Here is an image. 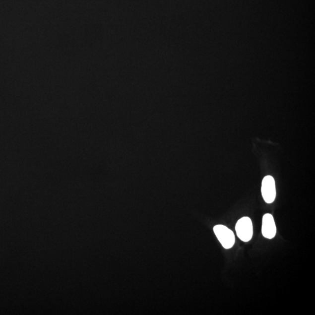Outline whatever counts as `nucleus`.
<instances>
[{
	"mask_svg": "<svg viewBox=\"0 0 315 315\" xmlns=\"http://www.w3.org/2000/svg\"><path fill=\"white\" fill-rule=\"evenodd\" d=\"M214 234L222 246L226 250L234 247L235 243V235L233 231L223 225H217L213 228Z\"/></svg>",
	"mask_w": 315,
	"mask_h": 315,
	"instance_id": "nucleus-1",
	"label": "nucleus"
},
{
	"mask_svg": "<svg viewBox=\"0 0 315 315\" xmlns=\"http://www.w3.org/2000/svg\"><path fill=\"white\" fill-rule=\"evenodd\" d=\"M237 236L242 241L248 243L253 237V224L250 217H244L239 220L235 226Z\"/></svg>",
	"mask_w": 315,
	"mask_h": 315,
	"instance_id": "nucleus-2",
	"label": "nucleus"
},
{
	"mask_svg": "<svg viewBox=\"0 0 315 315\" xmlns=\"http://www.w3.org/2000/svg\"><path fill=\"white\" fill-rule=\"evenodd\" d=\"M262 196L266 203H273L276 197V184L271 176H266L262 181L261 188Z\"/></svg>",
	"mask_w": 315,
	"mask_h": 315,
	"instance_id": "nucleus-3",
	"label": "nucleus"
},
{
	"mask_svg": "<svg viewBox=\"0 0 315 315\" xmlns=\"http://www.w3.org/2000/svg\"><path fill=\"white\" fill-rule=\"evenodd\" d=\"M262 235L264 238L271 240L276 236L277 228L273 215L270 214L264 215L262 221Z\"/></svg>",
	"mask_w": 315,
	"mask_h": 315,
	"instance_id": "nucleus-4",
	"label": "nucleus"
}]
</instances>
